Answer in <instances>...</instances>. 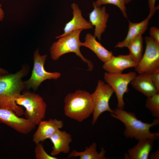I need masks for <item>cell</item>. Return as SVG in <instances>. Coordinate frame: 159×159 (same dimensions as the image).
<instances>
[{
  "mask_svg": "<svg viewBox=\"0 0 159 159\" xmlns=\"http://www.w3.org/2000/svg\"><path fill=\"white\" fill-rule=\"evenodd\" d=\"M28 70L24 67L13 74L0 72V97L6 96L16 99L25 87L22 79Z\"/></svg>",
  "mask_w": 159,
  "mask_h": 159,
  "instance_id": "obj_8",
  "label": "cell"
},
{
  "mask_svg": "<svg viewBox=\"0 0 159 159\" xmlns=\"http://www.w3.org/2000/svg\"><path fill=\"white\" fill-rule=\"evenodd\" d=\"M94 2L97 6H98L106 4L115 5L119 8L123 16L125 18H127L126 7L124 0H97Z\"/></svg>",
  "mask_w": 159,
  "mask_h": 159,
  "instance_id": "obj_23",
  "label": "cell"
},
{
  "mask_svg": "<svg viewBox=\"0 0 159 159\" xmlns=\"http://www.w3.org/2000/svg\"><path fill=\"white\" fill-rule=\"evenodd\" d=\"M130 83L135 90L147 97L159 93L152 82L150 73L138 74L133 79Z\"/></svg>",
  "mask_w": 159,
  "mask_h": 159,
  "instance_id": "obj_16",
  "label": "cell"
},
{
  "mask_svg": "<svg viewBox=\"0 0 159 159\" xmlns=\"http://www.w3.org/2000/svg\"><path fill=\"white\" fill-rule=\"evenodd\" d=\"M150 37L156 42L159 43V29L158 28L153 26L150 30Z\"/></svg>",
  "mask_w": 159,
  "mask_h": 159,
  "instance_id": "obj_25",
  "label": "cell"
},
{
  "mask_svg": "<svg viewBox=\"0 0 159 159\" xmlns=\"http://www.w3.org/2000/svg\"><path fill=\"white\" fill-rule=\"evenodd\" d=\"M152 82L159 92V71L150 73Z\"/></svg>",
  "mask_w": 159,
  "mask_h": 159,
  "instance_id": "obj_26",
  "label": "cell"
},
{
  "mask_svg": "<svg viewBox=\"0 0 159 159\" xmlns=\"http://www.w3.org/2000/svg\"><path fill=\"white\" fill-rule=\"evenodd\" d=\"M63 125L62 120L56 119L42 121L33 135V142L37 144L49 139L57 130L61 129Z\"/></svg>",
  "mask_w": 159,
  "mask_h": 159,
  "instance_id": "obj_12",
  "label": "cell"
},
{
  "mask_svg": "<svg viewBox=\"0 0 159 159\" xmlns=\"http://www.w3.org/2000/svg\"><path fill=\"white\" fill-rule=\"evenodd\" d=\"M154 140L150 139L138 140L137 144L127 151L125 155L127 159H148L152 150Z\"/></svg>",
  "mask_w": 159,
  "mask_h": 159,
  "instance_id": "obj_18",
  "label": "cell"
},
{
  "mask_svg": "<svg viewBox=\"0 0 159 159\" xmlns=\"http://www.w3.org/2000/svg\"><path fill=\"white\" fill-rule=\"evenodd\" d=\"M132 0H124L125 4H127Z\"/></svg>",
  "mask_w": 159,
  "mask_h": 159,
  "instance_id": "obj_30",
  "label": "cell"
},
{
  "mask_svg": "<svg viewBox=\"0 0 159 159\" xmlns=\"http://www.w3.org/2000/svg\"><path fill=\"white\" fill-rule=\"evenodd\" d=\"M143 42L142 35H140L130 42L126 47L129 50V55L138 63L143 55Z\"/></svg>",
  "mask_w": 159,
  "mask_h": 159,
  "instance_id": "obj_21",
  "label": "cell"
},
{
  "mask_svg": "<svg viewBox=\"0 0 159 159\" xmlns=\"http://www.w3.org/2000/svg\"><path fill=\"white\" fill-rule=\"evenodd\" d=\"M111 116L124 124L125 127L124 135L127 138L138 140L145 139L155 140L159 138V132L152 133L150 131L151 128L158 124L159 118L155 119L151 123L144 122L138 120L134 113L118 108L114 109Z\"/></svg>",
  "mask_w": 159,
  "mask_h": 159,
  "instance_id": "obj_1",
  "label": "cell"
},
{
  "mask_svg": "<svg viewBox=\"0 0 159 159\" xmlns=\"http://www.w3.org/2000/svg\"><path fill=\"white\" fill-rule=\"evenodd\" d=\"M35 153L37 159H57V157L49 155L45 150L43 146L40 143L36 144Z\"/></svg>",
  "mask_w": 159,
  "mask_h": 159,
  "instance_id": "obj_24",
  "label": "cell"
},
{
  "mask_svg": "<svg viewBox=\"0 0 159 159\" xmlns=\"http://www.w3.org/2000/svg\"><path fill=\"white\" fill-rule=\"evenodd\" d=\"M82 46L87 47L92 51L98 58L104 63L108 61L113 55L112 52L104 47L98 42L96 38L90 33L87 34L85 41L82 42Z\"/></svg>",
  "mask_w": 159,
  "mask_h": 159,
  "instance_id": "obj_19",
  "label": "cell"
},
{
  "mask_svg": "<svg viewBox=\"0 0 159 159\" xmlns=\"http://www.w3.org/2000/svg\"><path fill=\"white\" fill-rule=\"evenodd\" d=\"M93 9L89 13V22L95 27L94 36L99 40L101 39L102 34L105 32L109 16L105 6H97L92 3Z\"/></svg>",
  "mask_w": 159,
  "mask_h": 159,
  "instance_id": "obj_11",
  "label": "cell"
},
{
  "mask_svg": "<svg viewBox=\"0 0 159 159\" xmlns=\"http://www.w3.org/2000/svg\"><path fill=\"white\" fill-rule=\"evenodd\" d=\"M103 69L108 73L112 74L122 73L128 68H135L138 63L128 55H113L107 61L104 63Z\"/></svg>",
  "mask_w": 159,
  "mask_h": 159,
  "instance_id": "obj_13",
  "label": "cell"
},
{
  "mask_svg": "<svg viewBox=\"0 0 159 159\" xmlns=\"http://www.w3.org/2000/svg\"><path fill=\"white\" fill-rule=\"evenodd\" d=\"M0 122L24 134L30 132L36 125L27 118H21L12 110L0 108Z\"/></svg>",
  "mask_w": 159,
  "mask_h": 159,
  "instance_id": "obj_10",
  "label": "cell"
},
{
  "mask_svg": "<svg viewBox=\"0 0 159 159\" xmlns=\"http://www.w3.org/2000/svg\"><path fill=\"white\" fill-rule=\"evenodd\" d=\"M1 6V5L0 4V21H2L4 17V12Z\"/></svg>",
  "mask_w": 159,
  "mask_h": 159,
  "instance_id": "obj_29",
  "label": "cell"
},
{
  "mask_svg": "<svg viewBox=\"0 0 159 159\" xmlns=\"http://www.w3.org/2000/svg\"><path fill=\"white\" fill-rule=\"evenodd\" d=\"M16 103L25 109L24 114L26 118L35 125L44 119L47 105L39 94L29 91L20 94L16 99Z\"/></svg>",
  "mask_w": 159,
  "mask_h": 159,
  "instance_id": "obj_4",
  "label": "cell"
},
{
  "mask_svg": "<svg viewBox=\"0 0 159 159\" xmlns=\"http://www.w3.org/2000/svg\"><path fill=\"white\" fill-rule=\"evenodd\" d=\"M149 158L151 159H158L159 158V151L158 150L149 155Z\"/></svg>",
  "mask_w": 159,
  "mask_h": 159,
  "instance_id": "obj_28",
  "label": "cell"
},
{
  "mask_svg": "<svg viewBox=\"0 0 159 159\" xmlns=\"http://www.w3.org/2000/svg\"><path fill=\"white\" fill-rule=\"evenodd\" d=\"M6 71L5 70L0 68V72L2 73H4L5 72H6Z\"/></svg>",
  "mask_w": 159,
  "mask_h": 159,
  "instance_id": "obj_31",
  "label": "cell"
},
{
  "mask_svg": "<svg viewBox=\"0 0 159 159\" xmlns=\"http://www.w3.org/2000/svg\"><path fill=\"white\" fill-rule=\"evenodd\" d=\"M145 106L153 117L159 118V93L148 97Z\"/></svg>",
  "mask_w": 159,
  "mask_h": 159,
  "instance_id": "obj_22",
  "label": "cell"
},
{
  "mask_svg": "<svg viewBox=\"0 0 159 159\" xmlns=\"http://www.w3.org/2000/svg\"><path fill=\"white\" fill-rule=\"evenodd\" d=\"M64 112L70 119L81 122L92 114L93 105L91 94L78 90L67 94L64 99Z\"/></svg>",
  "mask_w": 159,
  "mask_h": 159,
  "instance_id": "obj_2",
  "label": "cell"
},
{
  "mask_svg": "<svg viewBox=\"0 0 159 159\" xmlns=\"http://www.w3.org/2000/svg\"><path fill=\"white\" fill-rule=\"evenodd\" d=\"M49 139L53 145L50 153L51 155L55 157L61 153H69V144L72 141V136L70 134L59 129Z\"/></svg>",
  "mask_w": 159,
  "mask_h": 159,
  "instance_id": "obj_15",
  "label": "cell"
},
{
  "mask_svg": "<svg viewBox=\"0 0 159 159\" xmlns=\"http://www.w3.org/2000/svg\"><path fill=\"white\" fill-rule=\"evenodd\" d=\"M71 8L72 10V18L66 23L63 29L64 32L56 37V38L57 39L76 30L90 29L93 28V26L91 23L87 21L83 16L81 11L77 4L72 3Z\"/></svg>",
  "mask_w": 159,
  "mask_h": 159,
  "instance_id": "obj_14",
  "label": "cell"
},
{
  "mask_svg": "<svg viewBox=\"0 0 159 159\" xmlns=\"http://www.w3.org/2000/svg\"><path fill=\"white\" fill-rule=\"evenodd\" d=\"M152 17L149 14L146 18L139 22L134 23L128 20V29L126 37L123 40L118 42L115 47H126L132 40L139 36L142 35L147 30L149 20Z\"/></svg>",
  "mask_w": 159,
  "mask_h": 159,
  "instance_id": "obj_17",
  "label": "cell"
},
{
  "mask_svg": "<svg viewBox=\"0 0 159 159\" xmlns=\"http://www.w3.org/2000/svg\"><path fill=\"white\" fill-rule=\"evenodd\" d=\"M47 57V54L40 55L38 49L34 52V66L31 76L29 80L24 82L27 88L36 90L44 81L47 80H56L60 77L61 74L59 72H49L45 70L44 64Z\"/></svg>",
  "mask_w": 159,
  "mask_h": 159,
  "instance_id": "obj_6",
  "label": "cell"
},
{
  "mask_svg": "<svg viewBox=\"0 0 159 159\" xmlns=\"http://www.w3.org/2000/svg\"><path fill=\"white\" fill-rule=\"evenodd\" d=\"M156 0H148V7L149 9V15L151 16L155 13L157 8L155 6Z\"/></svg>",
  "mask_w": 159,
  "mask_h": 159,
  "instance_id": "obj_27",
  "label": "cell"
},
{
  "mask_svg": "<svg viewBox=\"0 0 159 159\" xmlns=\"http://www.w3.org/2000/svg\"><path fill=\"white\" fill-rule=\"evenodd\" d=\"M82 31L81 29L76 30L58 38V40L54 42L50 47L51 59L57 60L64 54L73 52L87 64L89 71L92 70L94 67L92 62L85 58L80 51L82 42L80 40V36Z\"/></svg>",
  "mask_w": 159,
  "mask_h": 159,
  "instance_id": "obj_3",
  "label": "cell"
},
{
  "mask_svg": "<svg viewBox=\"0 0 159 159\" xmlns=\"http://www.w3.org/2000/svg\"><path fill=\"white\" fill-rule=\"evenodd\" d=\"M136 75V73L134 72L125 74L105 73L104 78L105 81L111 87L116 94L117 108L121 109L124 108V95L128 92V85Z\"/></svg>",
  "mask_w": 159,
  "mask_h": 159,
  "instance_id": "obj_9",
  "label": "cell"
},
{
  "mask_svg": "<svg viewBox=\"0 0 159 159\" xmlns=\"http://www.w3.org/2000/svg\"><path fill=\"white\" fill-rule=\"evenodd\" d=\"M114 93L111 87L107 83L99 80L94 92L91 94L93 105L92 124L94 125L100 115L107 111L113 113L109 105V101Z\"/></svg>",
  "mask_w": 159,
  "mask_h": 159,
  "instance_id": "obj_5",
  "label": "cell"
},
{
  "mask_svg": "<svg viewBox=\"0 0 159 159\" xmlns=\"http://www.w3.org/2000/svg\"><path fill=\"white\" fill-rule=\"evenodd\" d=\"M146 44L144 53L135 68L138 74L152 73L159 71V43L150 37L145 38Z\"/></svg>",
  "mask_w": 159,
  "mask_h": 159,
  "instance_id": "obj_7",
  "label": "cell"
},
{
  "mask_svg": "<svg viewBox=\"0 0 159 159\" xmlns=\"http://www.w3.org/2000/svg\"><path fill=\"white\" fill-rule=\"evenodd\" d=\"M97 144L93 143L89 147H86L85 150L82 152H78L75 150L69 153L68 158L72 157H79L80 159H107L105 157L106 150L103 148L98 153L97 150Z\"/></svg>",
  "mask_w": 159,
  "mask_h": 159,
  "instance_id": "obj_20",
  "label": "cell"
}]
</instances>
